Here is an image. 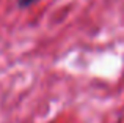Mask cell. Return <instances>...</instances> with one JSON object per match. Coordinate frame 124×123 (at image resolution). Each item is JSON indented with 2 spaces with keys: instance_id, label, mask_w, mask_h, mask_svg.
Returning a JSON list of instances; mask_svg holds the SVG:
<instances>
[{
  "instance_id": "6da1fadb",
  "label": "cell",
  "mask_w": 124,
  "mask_h": 123,
  "mask_svg": "<svg viewBox=\"0 0 124 123\" xmlns=\"http://www.w3.org/2000/svg\"><path fill=\"white\" fill-rule=\"evenodd\" d=\"M39 0H17V6L19 8H28V6L38 3Z\"/></svg>"
}]
</instances>
